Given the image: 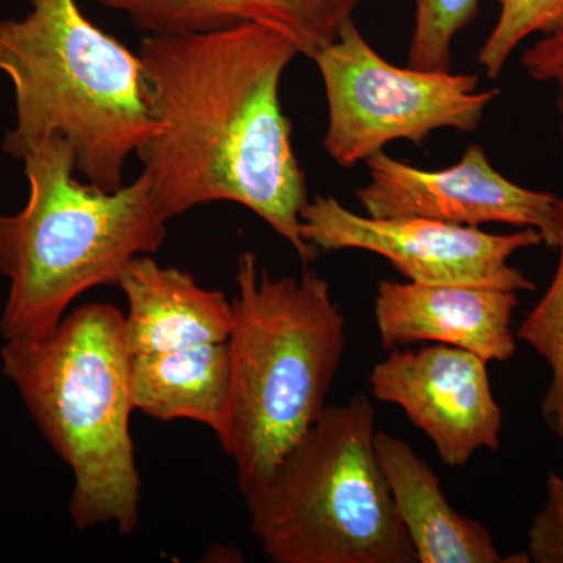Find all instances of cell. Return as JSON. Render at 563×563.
I'll return each mask as SVG.
<instances>
[{"label": "cell", "mask_w": 563, "mask_h": 563, "mask_svg": "<svg viewBox=\"0 0 563 563\" xmlns=\"http://www.w3.org/2000/svg\"><path fill=\"white\" fill-rule=\"evenodd\" d=\"M296 55L285 33L263 24L144 36L139 57L157 132L136 155L166 220L203 203H240L309 265L320 251L302 239L306 173L280 106Z\"/></svg>", "instance_id": "1"}, {"label": "cell", "mask_w": 563, "mask_h": 563, "mask_svg": "<svg viewBox=\"0 0 563 563\" xmlns=\"http://www.w3.org/2000/svg\"><path fill=\"white\" fill-rule=\"evenodd\" d=\"M29 199L0 214V274L10 282L0 314L5 340H40L58 328L81 292L120 285L135 258L155 254L166 220L140 174L114 191L81 184L77 158L62 136L22 157Z\"/></svg>", "instance_id": "2"}, {"label": "cell", "mask_w": 563, "mask_h": 563, "mask_svg": "<svg viewBox=\"0 0 563 563\" xmlns=\"http://www.w3.org/2000/svg\"><path fill=\"white\" fill-rule=\"evenodd\" d=\"M2 372L74 477L69 515L80 529L140 520L141 479L131 435V354L124 314L92 302L40 340H7Z\"/></svg>", "instance_id": "3"}, {"label": "cell", "mask_w": 563, "mask_h": 563, "mask_svg": "<svg viewBox=\"0 0 563 563\" xmlns=\"http://www.w3.org/2000/svg\"><path fill=\"white\" fill-rule=\"evenodd\" d=\"M0 73L16 109L3 150L16 161L62 136L77 173L114 191L131 155L157 132L139 54L96 27L77 0H32L22 20L0 22Z\"/></svg>", "instance_id": "4"}, {"label": "cell", "mask_w": 563, "mask_h": 563, "mask_svg": "<svg viewBox=\"0 0 563 563\" xmlns=\"http://www.w3.org/2000/svg\"><path fill=\"white\" fill-rule=\"evenodd\" d=\"M235 279L232 418L222 450L247 496L328 407L346 346V318L329 282L309 269L273 279L254 252H244Z\"/></svg>", "instance_id": "5"}, {"label": "cell", "mask_w": 563, "mask_h": 563, "mask_svg": "<svg viewBox=\"0 0 563 563\" xmlns=\"http://www.w3.org/2000/svg\"><path fill=\"white\" fill-rule=\"evenodd\" d=\"M368 396L328 406L244 496L251 532L274 563H418L374 453Z\"/></svg>", "instance_id": "6"}, {"label": "cell", "mask_w": 563, "mask_h": 563, "mask_svg": "<svg viewBox=\"0 0 563 563\" xmlns=\"http://www.w3.org/2000/svg\"><path fill=\"white\" fill-rule=\"evenodd\" d=\"M328 101L324 150L354 168L387 144H422L433 132L479 128L499 90H481L476 74L399 68L380 57L347 18L339 35L312 58Z\"/></svg>", "instance_id": "7"}, {"label": "cell", "mask_w": 563, "mask_h": 563, "mask_svg": "<svg viewBox=\"0 0 563 563\" xmlns=\"http://www.w3.org/2000/svg\"><path fill=\"white\" fill-rule=\"evenodd\" d=\"M301 233L320 252L365 251L387 258L410 282L532 291L536 285L510 265L518 251L540 246L533 229L488 233L428 218H372L332 196H317L301 213Z\"/></svg>", "instance_id": "8"}, {"label": "cell", "mask_w": 563, "mask_h": 563, "mask_svg": "<svg viewBox=\"0 0 563 563\" xmlns=\"http://www.w3.org/2000/svg\"><path fill=\"white\" fill-rule=\"evenodd\" d=\"M365 163L369 179L355 196L368 217L428 218L473 228L496 222L533 229L554 247L558 196L507 179L479 144L466 147L461 161L439 172L415 168L385 151Z\"/></svg>", "instance_id": "9"}, {"label": "cell", "mask_w": 563, "mask_h": 563, "mask_svg": "<svg viewBox=\"0 0 563 563\" xmlns=\"http://www.w3.org/2000/svg\"><path fill=\"white\" fill-rule=\"evenodd\" d=\"M487 365L479 355L446 344L391 350L374 365L369 390L377 401L402 409L444 465L459 468L479 450L501 448L503 409Z\"/></svg>", "instance_id": "10"}, {"label": "cell", "mask_w": 563, "mask_h": 563, "mask_svg": "<svg viewBox=\"0 0 563 563\" xmlns=\"http://www.w3.org/2000/svg\"><path fill=\"white\" fill-rule=\"evenodd\" d=\"M518 303V292L498 288L383 280L374 296V321L385 351L446 344L488 363L507 362L517 352Z\"/></svg>", "instance_id": "11"}, {"label": "cell", "mask_w": 563, "mask_h": 563, "mask_svg": "<svg viewBox=\"0 0 563 563\" xmlns=\"http://www.w3.org/2000/svg\"><path fill=\"white\" fill-rule=\"evenodd\" d=\"M124 13L146 35H195L263 24L312 58L339 35L362 0H96Z\"/></svg>", "instance_id": "12"}, {"label": "cell", "mask_w": 563, "mask_h": 563, "mask_svg": "<svg viewBox=\"0 0 563 563\" xmlns=\"http://www.w3.org/2000/svg\"><path fill=\"white\" fill-rule=\"evenodd\" d=\"M120 288L128 298L124 333L131 355L231 339L232 301L220 290L201 287L176 266H162L143 255L125 269Z\"/></svg>", "instance_id": "13"}, {"label": "cell", "mask_w": 563, "mask_h": 563, "mask_svg": "<svg viewBox=\"0 0 563 563\" xmlns=\"http://www.w3.org/2000/svg\"><path fill=\"white\" fill-rule=\"evenodd\" d=\"M374 453L418 563L507 562L492 532L451 506L440 477L406 440L377 431Z\"/></svg>", "instance_id": "14"}, {"label": "cell", "mask_w": 563, "mask_h": 563, "mask_svg": "<svg viewBox=\"0 0 563 563\" xmlns=\"http://www.w3.org/2000/svg\"><path fill=\"white\" fill-rule=\"evenodd\" d=\"M129 374L135 410L158 421L201 422L225 443L232 418L229 342L131 355Z\"/></svg>", "instance_id": "15"}, {"label": "cell", "mask_w": 563, "mask_h": 563, "mask_svg": "<svg viewBox=\"0 0 563 563\" xmlns=\"http://www.w3.org/2000/svg\"><path fill=\"white\" fill-rule=\"evenodd\" d=\"M554 247L559 251V261L553 279L515 333L550 368L542 417L548 429L563 442V198H559L555 206Z\"/></svg>", "instance_id": "16"}, {"label": "cell", "mask_w": 563, "mask_h": 563, "mask_svg": "<svg viewBox=\"0 0 563 563\" xmlns=\"http://www.w3.org/2000/svg\"><path fill=\"white\" fill-rule=\"evenodd\" d=\"M499 14L487 36L477 62L485 76H501L517 47L537 33H551L563 25V0H498Z\"/></svg>", "instance_id": "17"}, {"label": "cell", "mask_w": 563, "mask_h": 563, "mask_svg": "<svg viewBox=\"0 0 563 563\" xmlns=\"http://www.w3.org/2000/svg\"><path fill=\"white\" fill-rule=\"evenodd\" d=\"M481 0H417L409 66L418 69L451 70L453 44L474 20Z\"/></svg>", "instance_id": "18"}, {"label": "cell", "mask_w": 563, "mask_h": 563, "mask_svg": "<svg viewBox=\"0 0 563 563\" xmlns=\"http://www.w3.org/2000/svg\"><path fill=\"white\" fill-rule=\"evenodd\" d=\"M529 562L563 563V476L550 472L547 499L528 531Z\"/></svg>", "instance_id": "19"}, {"label": "cell", "mask_w": 563, "mask_h": 563, "mask_svg": "<svg viewBox=\"0 0 563 563\" xmlns=\"http://www.w3.org/2000/svg\"><path fill=\"white\" fill-rule=\"evenodd\" d=\"M521 65L532 80L553 84L558 90L559 120L563 140V25L558 31L547 33L521 54Z\"/></svg>", "instance_id": "20"}]
</instances>
